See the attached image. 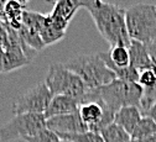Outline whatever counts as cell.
Returning <instances> with one entry per match:
<instances>
[{"label":"cell","mask_w":156,"mask_h":142,"mask_svg":"<svg viewBox=\"0 0 156 142\" xmlns=\"http://www.w3.org/2000/svg\"><path fill=\"white\" fill-rule=\"evenodd\" d=\"M84 8L92 16L95 27L103 38L113 46L129 47L131 40L129 37L125 23V9L119 5L107 3L104 0H81Z\"/></svg>","instance_id":"1"},{"label":"cell","mask_w":156,"mask_h":142,"mask_svg":"<svg viewBox=\"0 0 156 142\" xmlns=\"http://www.w3.org/2000/svg\"><path fill=\"white\" fill-rule=\"evenodd\" d=\"M144 88L139 83H130L120 79H115L101 88L89 89L82 104L101 100L104 105L116 113L125 106L140 108Z\"/></svg>","instance_id":"2"},{"label":"cell","mask_w":156,"mask_h":142,"mask_svg":"<svg viewBox=\"0 0 156 142\" xmlns=\"http://www.w3.org/2000/svg\"><path fill=\"white\" fill-rule=\"evenodd\" d=\"M63 66L76 73L89 89L101 88L116 79L114 72L108 68L99 53L76 56L65 62Z\"/></svg>","instance_id":"3"},{"label":"cell","mask_w":156,"mask_h":142,"mask_svg":"<svg viewBox=\"0 0 156 142\" xmlns=\"http://www.w3.org/2000/svg\"><path fill=\"white\" fill-rule=\"evenodd\" d=\"M125 23L130 40L144 45L156 38V5L135 4L125 9Z\"/></svg>","instance_id":"4"},{"label":"cell","mask_w":156,"mask_h":142,"mask_svg":"<svg viewBox=\"0 0 156 142\" xmlns=\"http://www.w3.org/2000/svg\"><path fill=\"white\" fill-rule=\"evenodd\" d=\"M45 83L52 95H68L80 105L84 101L89 88L76 73L67 69L63 63H52L47 71Z\"/></svg>","instance_id":"5"},{"label":"cell","mask_w":156,"mask_h":142,"mask_svg":"<svg viewBox=\"0 0 156 142\" xmlns=\"http://www.w3.org/2000/svg\"><path fill=\"white\" fill-rule=\"evenodd\" d=\"M46 129V119L41 114L14 115L5 125L0 127V141L10 142L19 138H27Z\"/></svg>","instance_id":"6"},{"label":"cell","mask_w":156,"mask_h":142,"mask_svg":"<svg viewBox=\"0 0 156 142\" xmlns=\"http://www.w3.org/2000/svg\"><path fill=\"white\" fill-rule=\"evenodd\" d=\"M53 95L45 82H41L29 89L19 98L12 106L15 115L19 114H41L45 115Z\"/></svg>","instance_id":"7"},{"label":"cell","mask_w":156,"mask_h":142,"mask_svg":"<svg viewBox=\"0 0 156 142\" xmlns=\"http://www.w3.org/2000/svg\"><path fill=\"white\" fill-rule=\"evenodd\" d=\"M78 111L88 130L94 132H101L104 127L113 124L116 114L107 105H104L101 100L82 104L80 105Z\"/></svg>","instance_id":"8"},{"label":"cell","mask_w":156,"mask_h":142,"mask_svg":"<svg viewBox=\"0 0 156 142\" xmlns=\"http://www.w3.org/2000/svg\"><path fill=\"white\" fill-rule=\"evenodd\" d=\"M46 127L56 135L82 133L88 131V127L81 119L80 111L46 119Z\"/></svg>","instance_id":"9"},{"label":"cell","mask_w":156,"mask_h":142,"mask_svg":"<svg viewBox=\"0 0 156 142\" xmlns=\"http://www.w3.org/2000/svg\"><path fill=\"white\" fill-rule=\"evenodd\" d=\"M128 48H129V54H130V66L131 67L138 69L139 72H143L146 69L156 71V64L154 63L152 58L150 57L146 45L131 40L130 46Z\"/></svg>","instance_id":"10"},{"label":"cell","mask_w":156,"mask_h":142,"mask_svg":"<svg viewBox=\"0 0 156 142\" xmlns=\"http://www.w3.org/2000/svg\"><path fill=\"white\" fill-rule=\"evenodd\" d=\"M80 110V103L68 95H53L51 103L45 113V119L53 116H60L66 114H72Z\"/></svg>","instance_id":"11"},{"label":"cell","mask_w":156,"mask_h":142,"mask_svg":"<svg viewBox=\"0 0 156 142\" xmlns=\"http://www.w3.org/2000/svg\"><path fill=\"white\" fill-rule=\"evenodd\" d=\"M141 117H143V113L140 111L139 108L125 106V108H122L120 110L116 111L114 123L116 125H119L120 127H123L128 133L131 135V132L134 131L136 125L139 124Z\"/></svg>","instance_id":"12"},{"label":"cell","mask_w":156,"mask_h":142,"mask_svg":"<svg viewBox=\"0 0 156 142\" xmlns=\"http://www.w3.org/2000/svg\"><path fill=\"white\" fill-rule=\"evenodd\" d=\"M80 8H82L81 0H56L52 14L61 16L67 23H69Z\"/></svg>","instance_id":"13"},{"label":"cell","mask_w":156,"mask_h":142,"mask_svg":"<svg viewBox=\"0 0 156 142\" xmlns=\"http://www.w3.org/2000/svg\"><path fill=\"white\" fill-rule=\"evenodd\" d=\"M130 136L131 140H145L156 136V123L149 116H143Z\"/></svg>","instance_id":"14"},{"label":"cell","mask_w":156,"mask_h":142,"mask_svg":"<svg viewBox=\"0 0 156 142\" xmlns=\"http://www.w3.org/2000/svg\"><path fill=\"white\" fill-rule=\"evenodd\" d=\"M101 136L104 142H130L131 136L123 127L116 125L115 123L104 127L101 132Z\"/></svg>","instance_id":"15"},{"label":"cell","mask_w":156,"mask_h":142,"mask_svg":"<svg viewBox=\"0 0 156 142\" xmlns=\"http://www.w3.org/2000/svg\"><path fill=\"white\" fill-rule=\"evenodd\" d=\"M17 32H19V35H20L21 40L30 48H32L35 51H41L44 47H46L44 41H42V38H41V35H40V32H38V31L23 25L21 29L19 30Z\"/></svg>","instance_id":"16"},{"label":"cell","mask_w":156,"mask_h":142,"mask_svg":"<svg viewBox=\"0 0 156 142\" xmlns=\"http://www.w3.org/2000/svg\"><path fill=\"white\" fill-rule=\"evenodd\" d=\"M108 57L110 62L119 67V68H125L130 66V54H129V48L125 46H113L108 51Z\"/></svg>","instance_id":"17"},{"label":"cell","mask_w":156,"mask_h":142,"mask_svg":"<svg viewBox=\"0 0 156 142\" xmlns=\"http://www.w3.org/2000/svg\"><path fill=\"white\" fill-rule=\"evenodd\" d=\"M40 35H41V38L45 43V46H50L55 42H58L60 40H62L66 33L65 32H60L57 31L50 23L48 20V15H46V19H45V23L41 27V31H40Z\"/></svg>","instance_id":"18"},{"label":"cell","mask_w":156,"mask_h":142,"mask_svg":"<svg viewBox=\"0 0 156 142\" xmlns=\"http://www.w3.org/2000/svg\"><path fill=\"white\" fill-rule=\"evenodd\" d=\"M61 140L71 141V142H104L99 132L94 131H86L82 133H65V135H57Z\"/></svg>","instance_id":"19"},{"label":"cell","mask_w":156,"mask_h":142,"mask_svg":"<svg viewBox=\"0 0 156 142\" xmlns=\"http://www.w3.org/2000/svg\"><path fill=\"white\" fill-rule=\"evenodd\" d=\"M156 103V83L150 88H144L141 103H140V111L145 114L154 104Z\"/></svg>","instance_id":"20"},{"label":"cell","mask_w":156,"mask_h":142,"mask_svg":"<svg viewBox=\"0 0 156 142\" xmlns=\"http://www.w3.org/2000/svg\"><path fill=\"white\" fill-rule=\"evenodd\" d=\"M25 141L26 142H61V138L58 137L55 132H52L51 130H48L46 127L45 130L40 131L37 135L25 138Z\"/></svg>","instance_id":"21"},{"label":"cell","mask_w":156,"mask_h":142,"mask_svg":"<svg viewBox=\"0 0 156 142\" xmlns=\"http://www.w3.org/2000/svg\"><path fill=\"white\" fill-rule=\"evenodd\" d=\"M143 88H150L156 83V71L154 69H146L140 72L139 75V82Z\"/></svg>","instance_id":"22"},{"label":"cell","mask_w":156,"mask_h":142,"mask_svg":"<svg viewBox=\"0 0 156 142\" xmlns=\"http://www.w3.org/2000/svg\"><path fill=\"white\" fill-rule=\"evenodd\" d=\"M146 46H147V50H149L150 57L152 58L154 63L156 64V38L154 40V41H152L151 43H149V45H146Z\"/></svg>","instance_id":"23"},{"label":"cell","mask_w":156,"mask_h":142,"mask_svg":"<svg viewBox=\"0 0 156 142\" xmlns=\"http://www.w3.org/2000/svg\"><path fill=\"white\" fill-rule=\"evenodd\" d=\"M144 116H149V117H151L154 121H155V123H156V103L144 114Z\"/></svg>","instance_id":"24"},{"label":"cell","mask_w":156,"mask_h":142,"mask_svg":"<svg viewBox=\"0 0 156 142\" xmlns=\"http://www.w3.org/2000/svg\"><path fill=\"white\" fill-rule=\"evenodd\" d=\"M17 2H20V3L23 4V5H25V4H26V3L29 2V0H17Z\"/></svg>","instance_id":"25"},{"label":"cell","mask_w":156,"mask_h":142,"mask_svg":"<svg viewBox=\"0 0 156 142\" xmlns=\"http://www.w3.org/2000/svg\"><path fill=\"white\" fill-rule=\"evenodd\" d=\"M61 142H71V141H66V140H61Z\"/></svg>","instance_id":"26"}]
</instances>
